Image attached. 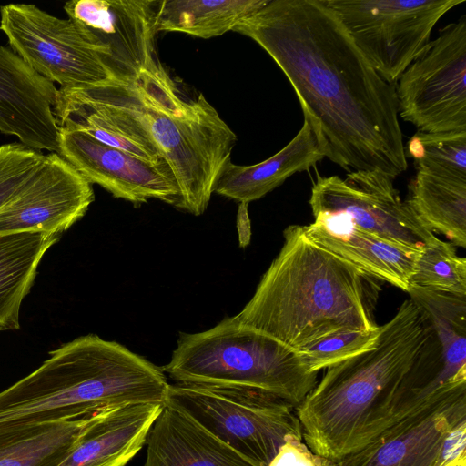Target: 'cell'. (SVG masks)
Returning a JSON list of instances; mask_svg holds the SVG:
<instances>
[{"label":"cell","mask_w":466,"mask_h":466,"mask_svg":"<svg viewBox=\"0 0 466 466\" xmlns=\"http://www.w3.org/2000/svg\"><path fill=\"white\" fill-rule=\"evenodd\" d=\"M233 31L282 70L324 157L349 173L395 178L407 170L395 86L372 68L324 0H268Z\"/></svg>","instance_id":"cell-1"},{"label":"cell","mask_w":466,"mask_h":466,"mask_svg":"<svg viewBox=\"0 0 466 466\" xmlns=\"http://www.w3.org/2000/svg\"><path fill=\"white\" fill-rule=\"evenodd\" d=\"M278 256L235 318L299 350L330 335L379 327L382 282L312 241L304 226L284 229Z\"/></svg>","instance_id":"cell-2"},{"label":"cell","mask_w":466,"mask_h":466,"mask_svg":"<svg viewBox=\"0 0 466 466\" xmlns=\"http://www.w3.org/2000/svg\"><path fill=\"white\" fill-rule=\"evenodd\" d=\"M432 331L422 309L406 299L381 326L373 349L327 368L295 408L306 445L336 461L360 450L389 428L393 395Z\"/></svg>","instance_id":"cell-3"},{"label":"cell","mask_w":466,"mask_h":466,"mask_svg":"<svg viewBox=\"0 0 466 466\" xmlns=\"http://www.w3.org/2000/svg\"><path fill=\"white\" fill-rule=\"evenodd\" d=\"M162 370L115 341L79 337L0 392L1 423L72 420L123 406L164 405Z\"/></svg>","instance_id":"cell-4"},{"label":"cell","mask_w":466,"mask_h":466,"mask_svg":"<svg viewBox=\"0 0 466 466\" xmlns=\"http://www.w3.org/2000/svg\"><path fill=\"white\" fill-rule=\"evenodd\" d=\"M91 89L123 110L158 149L179 187L177 208L203 214L237 143L236 134L205 96L182 99L162 66L134 83Z\"/></svg>","instance_id":"cell-5"},{"label":"cell","mask_w":466,"mask_h":466,"mask_svg":"<svg viewBox=\"0 0 466 466\" xmlns=\"http://www.w3.org/2000/svg\"><path fill=\"white\" fill-rule=\"evenodd\" d=\"M179 383L240 386L262 390L298 407L315 387L299 353L275 339L226 318L198 333H181L161 368Z\"/></svg>","instance_id":"cell-6"},{"label":"cell","mask_w":466,"mask_h":466,"mask_svg":"<svg viewBox=\"0 0 466 466\" xmlns=\"http://www.w3.org/2000/svg\"><path fill=\"white\" fill-rule=\"evenodd\" d=\"M165 404L187 413L256 466H268L288 434L302 436L295 408L258 389L176 382L169 384Z\"/></svg>","instance_id":"cell-7"},{"label":"cell","mask_w":466,"mask_h":466,"mask_svg":"<svg viewBox=\"0 0 466 466\" xmlns=\"http://www.w3.org/2000/svg\"><path fill=\"white\" fill-rule=\"evenodd\" d=\"M466 0H324L372 68L387 83L399 78L430 43L433 27Z\"/></svg>","instance_id":"cell-8"},{"label":"cell","mask_w":466,"mask_h":466,"mask_svg":"<svg viewBox=\"0 0 466 466\" xmlns=\"http://www.w3.org/2000/svg\"><path fill=\"white\" fill-rule=\"evenodd\" d=\"M0 29L25 63L59 84V89L123 83L106 66L103 50L70 19L56 17L34 5L9 4L0 8Z\"/></svg>","instance_id":"cell-9"},{"label":"cell","mask_w":466,"mask_h":466,"mask_svg":"<svg viewBox=\"0 0 466 466\" xmlns=\"http://www.w3.org/2000/svg\"><path fill=\"white\" fill-rule=\"evenodd\" d=\"M398 82L399 116L418 132H466V15L442 27Z\"/></svg>","instance_id":"cell-10"},{"label":"cell","mask_w":466,"mask_h":466,"mask_svg":"<svg viewBox=\"0 0 466 466\" xmlns=\"http://www.w3.org/2000/svg\"><path fill=\"white\" fill-rule=\"evenodd\" d=\"M394 178L380 171L317 177L309 205L314 218H334L404 248L420 252L439 238L402 201Z\"/></svg>","instance_id":"cell-11"},{"label":"cell","mask_w":466,"mask_h":466,"mask_svg":"<svg viewBox=\"0 0 466 466\" xmlns=\"http://www.w3.org/2000/svg\"><path fill=\"white\" fill-rule=\"evenodd\" d=\"M162 1L73 0L64 9L86 36L104 52L106 66L121 82L131 84L144 72L161 66L155 41Z\"/></svg>","instance_id":"cell-12"},{"label":"cell","mask_w":466,"mask_h":466,"mask_svg":"<svg viewBox=\"0 0 466 466\" xmlns=\"http://www.w3.org/2000/svg\"><path fill=\"white\" fill-rule=\"evenodd\" d=\"M94 199L92 184L51 152L0 209V235H62L86 214Z\"/></svg>","instance_id":"cell-13"},{"label":"cell","mask_w":466,"mask_h":466,"mask_svg":"<svg viewBox=\"0 0 466 466\" xmlns=\"http://www.w3.org/2000/svg\"><path fill=\"white\" fill-rule=\"evenodd\" d=\"M56 153L90 184L99 185L115 198L134 205L153 198L179 205V187L166 161L143 160L66 127H59Z\"/></svg>","instance_id":"cell-14"},{"label":"cell","mask_w":466,"mask_h":466,"mask_svg":"<svg viewBox=\"0 0 466 466\" xmlns=\"http://www.w3.org/2000/svg\"><path fill=\"white\" fill-rule=\"evenodd\" d=\"M462 419L466 390L395 422L360 450L324 466H440L445 439Z\"/></svg>","instance_id":"cell-15"},{"label":"cell","mask_w":466,"mask_h":466,"mask_svg":"<svg viewBox=\"0 0 466 466\" xmlns=\"http://www.w3.org/2000/svg\"><path fill=\"white\" fill-rule=\"evenodd\" d=\"M58 88L11 48L0 45V132L35 150L58 151L53 108Z\"/></svg>","instance_id":"cell-16"},{"label":"cell","mask_w":466,"mask_h":466,"mask_svg":"<svg viewBox=\"0 0 466 466\" xmlns=\"http://www.w3.org/2000/svg\"><path fill=\"white\" fill-rule=\"evenodd\" d=\"M162 406L133 404L94 414L58 466H126L146 443Z\"/></svg>","instance_id":"cell-17"},{"label":"cell","mask_w":466,"mask_h":466,"mask_svg":"<svg viewBox=\"0 0 466 466\" xmlns=\"http://www.w3.org/2000/svg\"><path fill=\"white\" fill-rule=\"evenodd\" d=\"M315 243L360 270L407 292L420 252L404 248L334 218L304 226Z\"/></svg>","instance_id":"cell-18"},{"label":"cell","mask_w":466,"mask_h":466,"mask_svg":"<svg viewBox=\"0 0 466 466\" xmlns=\"http://www.w3.org/2000/svg\"><path fill=\"white\" fill-rule=\"evenodd\" d=\"M146 443L143 466H256L169 404L162 406Z\"/></svg>","instance_id":"cell-19"},{"label":"cell","mask_w":466,"mask_h":466,"mask_svg":"<svg viewBox=\"0 0 466 466\" xmlns=\"http://www.w3.org/2000/svg\"><path fill=\"white\" fill-rule=\"evenodd\" d=\"M323 158L309 124L304 121L291 141L269 158L251 166L228 161L219 174L213 193L248 204L261 198L292 175L309 170Z\"/></svg>","instance_id":"cell-20"},{"label":"cell","mask_w":466,"mask_h":466,"mask_svg":"<svg viewBox=\"0 0 466 466\" xmlns=\"http://www.w3.org/2000/svg\"><path fill=\"white\" fill-rule=\"evenodd\" d=\"M60 234L19 232L0 235V331L19 329V311L38 265Z\"/></svg>","instance_id":"cell-21"},{"label":"cell","mask_w":466,"mask_h":466,"mask_svg":"<svg viewBox=\"0 0 466 466\" xmlns=\"http://www.w3.org/2000/svg\"><path fill=\"white\" fill-rule=\"evenodd\" d=\"M93 415L39 423H1L0 466H58Z\"/></svg>","instance_id":"cell-22"},{"label":"cell","mask_w":466,"mask_h":466,"mask_svg":"<svg viewBox=\"0 0 466 466\" xmlns=\"http://www.w3.org/2000/svg\"><path fill=\"white\" fill-rule=\"evenodd\" d=\"M405 201L431 231L466 248V178L417 170Z\"/></svg>","instance_id":"cell-23"},{"label":"cell","mask_w":466,"mask_h":466,"mask_svg":"<svg viewBox=\"0 0 466 466\" xmlns=\"http://www.w3.org/2000/svg\"><path fill=\"white\" fill-rule=\"evenodd\" d=\"M268 0H163L158 31L208 39L224 35L262 8Z\"/></svg>","instance_id":"cell-24"},{"label":"cell","mask_w":466,"mask_h":466,"mask_svg":"<svg viewBox=\"0 0 466 466\" xmlns=\"http://www.w3.org/2000/svg\"><path fill=\"white\" fill-rule=\"evenodd\" d=\"M410 286L466 297V259L457 255L453 244L439 238L421 250Z\"/></svg>","instance_id":"cell-25"},{"label":"cell","mask_w":466,"mask_h":466,"mask_svg":"<svg viewBox=\"0 0 466 466\" xmlns=\"http://www.w3.org/2000/svg\"><path fill=\"white\" fill-rule=\"evenodd\" d=\"M416 170L466 178V132H416L404 149Z\"/></svg>","instance_id":"cell-26"},{"label":"cell","mask_w":466,"mask_h":466,"mask_svg":"<svg viewBox=\"0 0 466 466\" xmlns=\"http://www.w3.org/2000/svg\"><path fill=\"white\" fill-rule=\"evenodd\" d=\"M381 326L372 330L344 331L296 350L310 372L342 362L376 346Z\"/></svg>","instance_id":"cell-27"},{"label":"cell","mask_w":466,"mask_h":466,"mask_svg":"<svg viewBox=\"0 0 466 466\" xmlns=\"http://www.w3.org/2000/svg\"><path fill=\"white\" fill-rule=\"evenodd\" d=\"M45 155L22 143L0 146V209L42 163Z\"/></svg>","instance_id":"cell-28"},{"label":"cell","mask_w":466,"mask_h":466,"mask_svg":"<svg viewBox=\"0 0 466 466\" xmlns=\"http://www.w3.org/2000/svg\"><path fill=\"white\" fill-rule=\"evenodd\" d=\"M303 437L289 433L268 466H324L328 459L314 453Z\"/></svg>","instance_id":"cell-29"}]
</instances>
